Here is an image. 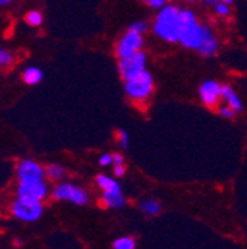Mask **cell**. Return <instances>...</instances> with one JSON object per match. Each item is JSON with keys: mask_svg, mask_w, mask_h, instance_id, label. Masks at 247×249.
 Listing matches in <instances>:
<instances>
[{"mask_svg": "<svg viewBox=\"0 0 247 249\" xmlns=\"http://www.w3.org/2000/svg\"><path fill=\"white\" fill-rule=\"evenodd\" d=\"M182 30V8L178 5H166L159 11L152 21V33L166 43H178Z\"/></svg>", "mask_w": 247, "mask_h": 249, "instance_id": "2", "label": "cell"}, {"mask_svg": "<svg viewBox=\"0 0 247 249\" xmlns=\"http://www.w3.org/2000/svg\"><path fill=\"white\" fill-rule=\"evenodd\" d=\"M125 93L126 97L136 106L144 107L149 103L154 93V77L145 70L131 79L125 80Z\"/></svg>", "mask_w": 247, "mask_h": 249, "instance_id": "3", "label": "cell"}, {"mask_svg": "<svg viewBox=\"0 0 247 249\" xmlns=\"http://www.w3.org/2000/svg\"><path fill=\"white\" fill-rule=\"evenodd\" d=\"M15 61V55L5 49L3 46H0V67H11Z\"/></svg>", "mask_w": 247, "mask_h": 249, "instance_id": "19", "label": "cell"}, {"mask_svg": "<svg viewBox=\"0 0 247 249\" xmlns=\"http://www.w3.org/2000/svg\"><path fill=\"white\" fill-rule=\"evenodd\" d=\"M142 48H144V35L133 30L132 27H129L115 42L114 52H115V56L120 59V58H125L135 52L142 51Z\"/></svg>", "mask_w": 247, "mask_h": 249, "instance_id": "4", "label": "cell"}, {"mask_svg": "<svg viewBox=\"0 0 247 249\" xmlns=\"http://www.w3.org/2000/svg\"><path fill=\"white\" fill-rule=\"evenodd\" d=\"M49 195V187L46 181H34V182H18L16 197L27 200H43Z\"/></svg>", "mask_w": 247, "mask_h": 249, "instance_id": "10", "label": "cell"}, {"mask_svg": "<svg viewBox=\"0 0 247 249\" xmlns=\"http://www.w3.org/2000/svg\"><path fill=\"white\" fill-rule=\"evenodd\" d=\"M98 162H99V165H101V166H110V165H113V154H110V153H104V154H101Z\"/></svg>", "mask_w": 247, "mask_h": 249, "instance_id": "25", "label": "cell"}, {"mask_svg": "<svg viewBox=\"0 0 247 249\" xmlns=\"http://www.w3.org/2000/svg\"><path fill=\"white\" fill-rule=\"evenodd\" d=\"M125 174H126V168H125V165H118V166H114V175H115L117 178L123 177Z\"/></svg>", "mask_w": 247, "mask_h": 249, "instance_id": "27", "label": "cell"}, {"mask_svg": "<svg viewBox=\"0 0 247 249\" xmlns=\"http://www.w3.org/2000/svg\"><path fill=\"white\" fill-rule=\"evenodd\" d=\"M24 21L30 27H40L43 24V15L40 11H28L24 17Z\"/></svg>", "mask_w": 247, "mask_h": 249, "instance_id": "17", "label": "cell"}, {"mask_svg": "<svg viewBox=\"0 0 247 249\" xmlns=\"http://www.w3.org/2000/svg\"><path fill=\"white\" fill-rule=\"evenodd\" d=\"M139 208L147 215H159L162 212V203L156 199H147L139 203Z\"/></svg>", "mask_w": 247, "mask_h": 249, "instance_id": "15", "label": "cell"}, {"mask_svg": "<svg viewBox=\"0 0 247 249\" xmlns=\"http://www.w3.org/2000/svg\"><path fill=\"white\" fill-rule=\"evenodd\" d=\"M43 79V71L39 67H27L22 73V80L28 86H34L39 85Z\"/></svg>", "mask_w": 247, "mask_h": 249, "instance_id": "13", "label": "cell"}, {"mask_svg": "<svg viewBox=\"0 0 247 249\" xmlns=\"http://www.w3.org/2000/svg\"><path fill=\"white\" fill-rule=\"evenodd\" d=\"M222 103L231 107L234 111L240 113L243 110V101L238 97V93L230 85H222Z\"/></svg>", "mask_w": 247, "mask_h": 249, "instance_id": "11", "label": "cell"}, {"mask_svg": "<svg viewBox=\"0 0 247 249\" xmlns=\"http://www.w3.org/2000/svg\"><path fill=\"white\" fill-rule=\"evenodd\" d=\"M129 27H132L133 30H136V31H139V33H142V35H145V31L149 28V24L147 22V21H135L133 24H131Z\"/></svg>", "mask_w": 247, "mask_h": 249, "instance_id": "24", "label": "cell"}, {"mask_svg": "<svg viewBox=\"0 0 247 249\" xmlns=\"http://www.w3.org/2000/svg\"><path fill=\"white\" fill-rule=\"evenodd\" d=\"M115 138H117V142H118L123 148H126V147L129 145V134H128L126 131H123V129L117 131Z\"/></svg>", "mask_w": 247, "mask_h": 249, "instance_id": "23", "label": "cell"}, {"mask_svg": "<svg viewBox=\"0 0 247 249\" xmlns=\"http://www.w3.org/2000/svg\"><path fill=\"white\" fill-rule=\"evenodd\" d=\"M144 5H147L148 8L151 9H156V11H160L162 8H165L167 5L169 0H142Z\"/></svg>", "mask_w": 247, "mask_h": 249, "instance_id": "21", "label": "cell"}, {"mask_svg": "<svg viewBox=\"0 0 247 249\" xmlns=\"http://www.w3.org/2000/svg\"><path fill=\"white\" fill-rule=\"evenodd\" d=\"M11 212L15 218L25 223H34L43 213V205L40 200H27L18 199L12 203Z\"/></svg>", "mask_w": 247, "mask_h": 249, "instance_id": "6", "label": "cell"}, {"mask_svg": "<svg viewBox=\"0 0 247 249\" xmlns=\"http://www.w3.org/2000/svg\"><path fill=\"white\" fill-rule=\"evenodd\" d=\"M185 2H190V3H196V2H198V0H185Z\"/></svg>", "mask_w": 247, "mask_h": 249, "instance_id": "30", "label": "cell"}, {"mask_svg": "<svg viewBox=\"0 0 247 249\" xmlns=\"http://www.w3.org/2000/svg\"><path fill=\"white\" fill-rule=\"evenodd\" d=\"M198 98L201 104L210 110H218L222 103V83L206 80L198 88Z\"/></svg>", "mask_w": 247, "mask_h": 249, "instance_id": "8", "label": "cell"}, {"mask_svg": "<svg viewBox=\"0 0 247 249\" xmlns=\"http://www.w3.org/2000/svg\"><path fill=\"white\" fill-rule=\"evenodd\" d=\"M147 62H148V56L144 51L135 52V53L125 56V58H120L118 66H117L120 77L123 80H126V79H131V77L145 71Z\"/></svg>", "mask_w": 247, "mask_h": 249, "instance_id": "7", "label": "cell"}, {"mask_svg": "<svg viewBox=\"0 0 247 249\" xmlns=\"http://www.w3.org/2000/svg\"><path fill=\"white\" fill-rule=\"evenodd\" d=\"M52 197L55 200L71 202L77 206H84L89 203V193L82 187L71 182H59L58 185H55Z\"/></svg>", "mask_w": 247, "mask_h": 249, "instance_id": "5", "label": "cell"}, {"mask_svg": "<svg viewBox=\"0 0 247 249\" xmlns=\"http://www.w3.org/2000/svg\"><path fill=\"white\" fill-rule=\"evenodd\" d=\"M101 202L104 206L111 208V209H118L123 208L126 203V197L123 196L121 192H102Z\"/></svg>", "mask_w": 247, "mask_h": 249, "instance_id": "12", "label": "cell"}, {"mask_svg": "<svg viewBox=\"0 0 247 249\" xmlns=\"http://www.w3.org/2000/svg\"><path fill=\"white\" fill-rule=\"evenodd\" d=\"M46 177L50 181H61L66 178V169L58 163H50L46 166Z\"/></svg>", "mask_w": 247, "mask_h": 249, "instance_id": "16", "label": "cell"}, {"mask_svg": "<svg viewBox=\"0 0 247 249\" xmlns=\"http://www.w3.org/2000/svg\"><path fill=\"white\" fill-rule=\"evenodd\" d=\"M213 11L214 14L221 17V18H228L231 15V6L230 3H224V2H216L213 5Z\"/></svg>", "mask_w": 247, "mask_h": 249, "instance_id": "20", "label": "cell"}, {"mask_svg": "<svg viewBox=\"0 0 247 249\" xmlns=\"http://www.w3.org/2000/svg\"><path fill=\"white\" fill-rule=\"evenodd\" d=\"M178 43L190 51H196L204 58H212L219 51V39L214 35V31L209 25L200 22L191 9L183 8L182 30Z\"/></svg>", "mask_w": 247, "mask_h": 249, "instance_id": "1", "label": "cell"}, {"mask_svg": "<svg viewBox=\"0 0 247 249\" xmlns=\"http://www.w3.org/2000/svg\"><path fill=\"white\" fill-rule=\"evenodd\" d=\"M97 184L102 192H121V187L118 184V181H115L114 178L99 174L97 177Z\"/></svg>", "mask_w": 247, "mask_h": 249, "instance_id": "14", "label": "cell"}, {"mask_svg": "<svg viewBox=\"0 0 247 249\" xmlns=\"http://www.w3.org/2000/svg\"><path fill=\"white\" fill-rule=\"evenodd\" d=\"M16 178L18 182L43 181L46 178V169L34 160L24 159L16 166Z\"/></svg>", "mask_w": 247, "mask_h": 249, "instance_id": "9", "label": "cell"}, {"mask_svg": "<svg viewBox=\"0 0 247 249\" xmlns=\"http://www.w3.org/2000/svg\"><path fill=\"white\" fill-rule=\"evenodd\" d=\"M216 111H218L224 119H234L235 117V114H237V111H234L231 107H228V106H225V104H221L219 106V108L218 110H216Z\"/></svg>", "mask_w": 247, "mask_h": 249, "instance_id": "22", "label": "cell"}, {"mask_svg": "<svg viewBox=\"0 0 247 249\" xmlns=\"http://www.w3.org/2000/svg\"><path fill=\"white\" fill-rule=\"evenodd\" d=\"M14 2V0H0V8H3V6H8Z\"/></svg>", "mask_w": 247, "mask_h": 249, "instance_id": "29", "label": "cell"}, {"mask_svg": "<svg viewBox=\"0 0 247 249\" xmlns=\"http://www.w3.org/2000/svg\"><path fill=\"white\" fill-rule=\"evenodd\" d=\"M136 243L131 236H123L113 242V249H135Z\"/></svg>", "mask_w": 247, "mask_h": 249, "instance_id": "18", "label": "cell"}, {"mask_svg": "<svg viewBox=\"0 0 247 249\" xmlns=\"http://www.w3.org/2000/svg\"><path fill=\"white\" fill-rule=\"evenodd\" d=\"M203 2L207 3V5H214L216 2H224V3H230L231 5L234 0H203Z\"/></svg>", "mask_w": 247, "mask_h": 249, "instance_id": "28", "label": "cell"}, {"mask_svg": "<svg viewBox=\"0 0 247 249\" xmlns=\"http://www.w3.org/2000/svg\"><path fill=\"white\" fill-rule=\"evenodd\" d=\"M113 165L118 166V165H125V158L120 153H114L113 154Z\"/></svg>", "mask_w": 247, "mask_h": 249, "instance_id": "26", "label": "cell"}]
</instances>
